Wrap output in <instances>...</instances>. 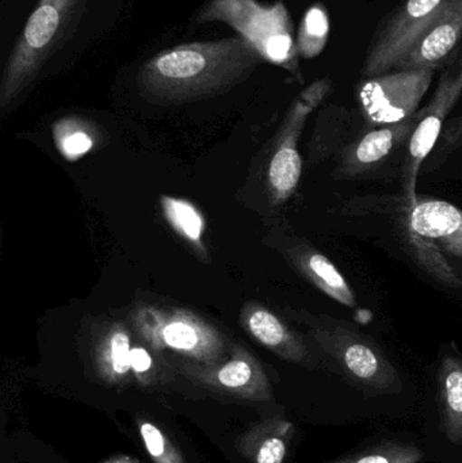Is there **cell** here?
<instances>
[{"mask_svg":"<svg viewBox=\"0 0 462 463\" xmlns=\"http://www.w3.org/2000/svg\"><path fill=\"white\" fill-rule=\"evenodd\" d=\"M262 61L241 37L184 43L152 57L138 80L149 97L189 100L230 89Z\"/></svg>","mask_w":462,"mask_h":463,"instance_id":"6da1fadb","label":"cell"},{"mask_svg":"<svg viewBox=\"0 0 462 463\" xmlns=\"http://www.w3.org/2000/svg\"><path fill=\"white\" fill-rule=\"evenodd\" d=\"M197 19L230 24L263 61L290 71L297 65V43L284 3L265 5L258 0H209Z\"/></svg>","mask_w":462,"mask_h":463,"instance_id":"7a4b0ae2","label":"cell"},{"mask_svg":"<svg viewBox=\"0 0 462 463\" xmlns=\"http://www.w3.org/2000/svg\"><path fill=\"white\" fill-rule=\"evenodd\" d=\"M80 0H40L16 41L2 81L3 105L33 79L72 19Z\"/></svg>","mask_w":462,"mask_h":463,"instance_id":"3957f363","label":"cell"},{"mask_svg":"<svg viewBox=\"0 0 462 463\" xmlns=\"http://www.w3.org/2000/svg\"><path fill=\"white\" fill-rule=\"evenodd\" d=\"M436 70H401L368 79L358 91L366 117L377 125L401 124L412 118L430 89Z\"/></svg>","mask_w":462,"mask_h":463,"instance_id":"277c9868","label":"cell"},{"mask_svg":"<svg viewBox=\"0 0 462 463\" xmlns=\"http://www.w3.org/2000/svg\"><path fill=\"white\" fill-rule=\"evenodd\" d=\"M453 0H407L379 33L363 65L371 79L396 70L418 38L428 32Z\"/></svg>","mask_w":462,"mask_h":463,"instance_id":"5b68a950","label":"cell"},{"mask_svg":"<svg viewBox=\"0 0 462 463\" xmlns=\"http://www.w3.org/2000/svg\"><path fill=\"white\" fill-rule=\"evenodd\" d=\"M344 377L363 389L368 396H385L401 388L395 367L377 348L361 337L336 332L325 345Z\"/></svg>","mask_w":462,"mask_h":463,"instance_id":"8992f818","label":"cell"},{"mask_svg":"<svg viewBox=\"0 0 462 463\" xmlns=\"http://www.w3.org/2000/svg\"><path fill=\"white\" fill-rule=\"evenodd\" d=\"M436 435L453 461L462 463V359L448 355L437 374Z\"/></svg>","mask_w":462,"mask_h":463,"instance_id":"52a82bcc","label":"cell"},{"mask_svg":"<svg viewBox=\"0 0 462 463\" xmlns=\"http://www.w3.org/2000/svg\"><path fill=\"white\" fill-rule=\"evenodd\" d=\"M462 94V60L448 64L430 105L420 111V122L410 141V156L414 174L430 154L441 132L444 119Z\"/></svg>","mask_w":462,"mask_h":463,"instance_id":"ba28073f","label":"cell"},{"mask_svg":"<svg viewBox=\"0 0 462 463\" xmlns=\"http://www.w3.org/2000/svg\"><path fill=\"white\" fill-rule=\"evenodd\" d=\"M462 37V0H453L441 18L423 33L399 61L396 71L438 68Z\"/></svg>","mask_w":462,"mask_h":463,"instance_id":"9c48e42d","label":"cell"},{"mask_svg":"<svg viewBox=\"0 0 462 463\" xmlns=\"http://www.w3.org/2000/svg\"><path fill=\"white\" fill-rule=\"evenodd\" d=\"M412 232L428 237L452 255L462 258V212L445 201L417 203L411 213Z\"/></svg>","mask_w":462,"mask_h":463,"instance_id":"30bf717a","label":"cell"},{"mask_svg":"<svg viewBox=\"0 0 462 463\" xmlns=\"http://www.w3.org/2000/svg\"><path fill=\"white\" fill-rule=\"evenodd\" d=\"M425 457V448L418 440L391 435L372 439L327 463H420Z\"/></svg>","mask_w":462,"mask_h":463,"instance_id":"8fae6325","label":"cell"},{"mask_svg":"<svg viewBox=\"0 0 462 463\" xmlns=\"http://www.w3.org/2000/svg\"><path fill=\"white\" fill-rule=\"evenodd\" d=\"M309 272L315 283L328 296L346 307H354V294L350 290L346 279L339 269L322 253H314L308 259Z\"/></svg>","mask_w":462,"mask_h":463,"instance_id":"7c38bea8","label":"cell"},{"mask_svg":"<svg viewBox=\"0 0 462 463\" xmlns=\"http://www.w3.org/2000/svg\"><path fill=\"white\" fill-rule=\"evenodd\" d=\"M301 176V159L293 144L282 146L271 160L269 179L279 198H287L295 192Z\"/></svg>","mask_w":462,"mask_h":463,"instance_id":"4fadbf2b","label":"cell"},{"mask_svg":"<svg viewBox=\"0 0 462 463\" xmlns=\"http://www.w3.org/2000/svg\"><path fill=\"white\" fill-rule=\"evenodd\" d=\"M412 118L401 122V124L390 125V127L374 130V132L366 135L358 144L357 152H355L358 162L363 163V165H372V163L384 159L390 154L391 149L393 148L396 138L411 128Z\"/></svg>","mask_w":462,"mask_h":463,"instance_id":"5bb4252c","label":"cell"},{"mask_svg":"<svg viewBox=\"0 0 462 463\" xmlns=\"http://www.w3.org/2000/svg\"><path fill=\"white\" fill-rule=\"evenodd\" d=\"M249 326L251 334L263 345H269V347L288 345L295 354L296 358H300L303 355L301 348L290 345L292 339H290L289 332L282 326L281 321L271 313L266 312V310H257L249 318Z\"/></svg>","mask_w":462,"mask_h":463,"instance_id":"9a60e30c","label":"cell"},{"mask_svg":"<svg viewBox=\"0 0 462 463\" xmlns=\"http://www.w3.org/2000/svg\"><path fill=\"white\" fill-rule=\"evenodd\" d=\"M328 34V19L323 8L312 7L306 14L298 32L297 51L304 57H314L322 52Z\"/></svg>","mask_w":462,"mask_h":463,"instance_id":"2e32d148","label":"cell"},{"mask_svg":"<svg viewBox=\"0 0 462 463\" xmlns=\"http://www.w3.org/2000/svg\"><path fill=\"white\" fill-rule=\"evenodd\" d=\"M165 206V217H167L174 230L184 234L193 242H200L203 232V220L197 209L193 208L186 201L175 200V198H162Z\"/></svg>","mask_w":462,"mask_h":463,"instance_id":"e0dca14e","label":"cell"},{"mask_svg":"<svg viewBox=\"0 0 462 463\" xmlns=\"http://www.w3.org/2000/svg\"><path fill=\"white\" fill-rule=\"evenodd\" d=\"M412 242H414L415 252L420 258V263L426 267L428 271L438 277L442 282L448 285L460 286L462 282L458 279L452 267L449 266L444 256L439 252V247L433 240L412 232Z\"/></svg>","mask_w":462,"mask_h":463,"instance_id":"ac0fdd59","label":"cell"},{"mask_svg":"<svg viewBox=\"0 0 462 463\" xmlns=\"http://www.w3.org/2000/svg\"><path fill=\"white\" fill-rule=\"evenodd\" d=\"M165 345L175 350H193L198 345V332L194 326L184 321H174L165 326L162 332Z\"/></svg>","mask_w":462,"mask_h":463,"instance_id":"d6986e66","label":"cell"},{"mask_svg":"<svg viewBox=\"0 0 462 463\" xmlns=\"http://www.w3.org/2000/svg\"><path fill=\"white\" fill-rule=\"evenodd\" d=\"M129 337L124 332H117L110 342L111 364L117 374H125L130 369Z\"/></svg>","mask_w":462,"mask_h":463,"instance_id":"ffe728a7","label":"cell"},{"mask_svg":"<svg viewBox=\"0 0 462 463\" xmlns=\"http://www.w3.org/2000/svg\"><path fill=\"white\" fill-rule=\"evenodd\" d=\"M252 370L244 361H233L225 364L219 373V381L227 388H240L251 378Z\"/></svg>","mask_w":462,"mask_h":463,"instance_id":"44dd1931","label":"cell"},{"mask_svg":"<svg viewBox=\"0 0 462 463\" xmlns=\"http://www.w3.org/2000/svg\"><path fill=\"white\" fill-rule=\"evenodd\" d=\"M287 457V443L281 438H270L263 443L258 453V463H284Z\"/></svg>","mask_w":462,"mask_h":463,"instance_id":"7402d4cb","label":"cell"},{"mask_svg":"<svg viewBox=\"0 0 462 463\" xmlns=\"http://www.w3.org/2000/svg\"><path fill=\"white\" fill-rule=\"evenodd\" d=\"M62 152L70 157H79L92 148V140L83 132H75L62 141Z\"/></svg>","mask_w":462,"mask_h":463,"instance_id":"603a6c76","label":"cell"},{"mask_svg":"<svg viewBox=\"0 0 462 463\" xmlns=\"http://www.w3.org/2000/svg\"><path fill=\"white\" fill-rule=\"evenodd\" d=\"M141 435H143L146 449L152 456L160 457L165 453V439H163L162 434L156 427L148 423L143 424L141 426Z\"/></svg>","mask_w":462,"mask_h":463,"instance_id":"cb8c5ba5","label":"cell"},{"mask_svg":"<svg viewBox=\"0 0 462 463\" xmlns=\"http://www.w3.org/2000/svg\"><path fill=\"white\" fill-rule=\"evenodd\" d=\"M152 359L144 348H133L130 351V366L135 372L146 373L151 367Z\"/></svg>","mask_w":462,"mask_h":463,"instance_id":"d4e9b609","label":"cell"}]
</instances>
